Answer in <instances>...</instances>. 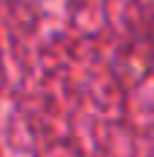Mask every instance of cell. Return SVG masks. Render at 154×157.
Returning <instances> with one entry per match:
<instances>
[]
</instances>
